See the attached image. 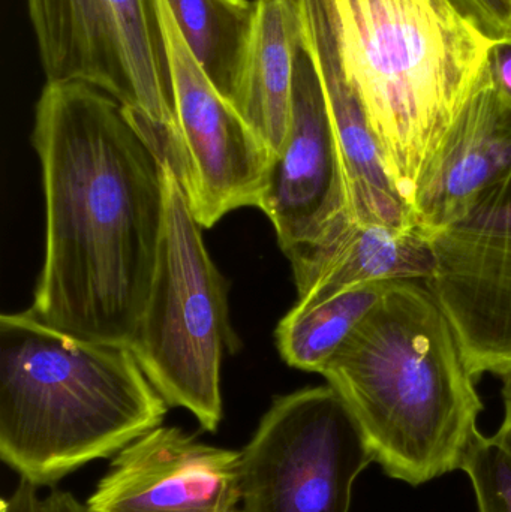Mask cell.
Wrapping results in <instances>:
<instances>
[{"instance_id": "ffe728a7", "label": "cell", "mask_w": 511, "mask_h": 512, "mask_svg": "<svg viewBox=\"0 0 511 512\" xmlns=\"http://www.w3.org/2000/svg\"><path fill=\"white\" fill-rule=\"evenodd\" d=\"M486 72L495 89L511 104V35L491 42Z\"/></svg>"}, {"instance_id": "9a60e30c", "label": "cell", "mask_w": 511, "mask_h": 512, "mask_svg": "<svg viewBox=\"0 0 511 512\" xmlns=\"http://www.w3.org/2000/svg\"><path fill=\"white\" fill-rule=\"evenodd\" d=\"M303 45L300 0H257V20L234 108L273 156L287 137L294 68Z\"/></svg>"}, {"instance_id": "603a6c76", "label": "cell", "mask_w": 511, "mask_h": 512, "mask_svg": "<svg viewBox=\"0 0 511 512\" xmlns=\"http://www.w3.org/2000/svg\"><path fill=\"white\" fill-rule=\"evenodd\" d=\"M503 381L504 418L494 438L511 454V373Z\"/></svg>"}, {"instance_id": "277c9868", "label": "cell", "mask_w": 511, "mask_h": 512, "mask_svg": "<svg viewBox=\"0 0 511 512\" xmlns=\"http://www.w3.org/2000/svg\"><path fill=\"white\" fill-rule=\"evenodd\" d=\"M326 3L342 68L413 209L485 71L492 41L452 0Z\"/></svg>"}, {"instance_id": "44dd1931", "label": "cell", "mask_w": 511, "mask_h": 512, "mask_svg": "<svg viewBox=\"0 0 511 512\" xmlns=\"http://www.w3.org/2000/svg\"><path fill=\"white\" fill-rule=\"evenodd\" d=\"M38 489L35 484L20 478L11 495L2 499L0 512H44V499L39 498Z\"/></svg>"}, {"instance_id": "30bf717a", "label": "cell", "mask_w": 511, "mask_h": 512, "mask_svg": "<svg viewBox=\"0 0 511 512\" xmlns=\"http://www.w3.org/2000/svg\"><path fill=\"white\" fill-rule=\"evenodd\" d=\"M258 209L272 222L287 258L353 219L335 126L305 36L294 68L290 126Z\"/></svg>"}, {"instance_id": "7402d4cb", "label": "cell", "mask_w": 511, "mask_h": 512, "mask_svg": "<svg viewBox=\"0 0 511 512\" xmlns=\"http://www.w3.org/2000/svg\"><path fill=\"white\" fill-rule=\"evenodd\" d=\"M44 512H90L86 502L66 490H51L50 495L42 501Z\"/></svg>"}, {"instance_id": "7a4b0ae2", "label": "cell", "mask_w": 511, "mask_h": 512, "mask_svg": "<svg viewBox=\"0 0 511 512\" xmlns=\"http://www.w3.org/2000/svg\"><path fill=\"white\" fill-rule=\"evenodd\" d=\"M320 375L347 403L387 477L417 487L461 469L483 403L423 280L387 283Z\"/></svg>"}, {"instance_id": "8992f818", "label": "cell", "mask_w": 511, "mask_h": 512, "mask_svg": "<svg viewBox=\"0 0 511 512\" xmlns=\"http://www.w3.org/2000/svg\"><path fill=\"white\" fill-rule=\"evenodd\" d=\"M47 83H84L116 99L144 140L179 146L159 0H27Z\"/></svg>"}, {"instance_id": "5b68a950", "label": "cell", "mask_w": 511, "mask_h": 512, "mask_svg": "<svg viewBox=\"0 0 511 512\" xmlns=\"http://www.w3.org/2000/svg\"><path fill=\"white\" fill-rule=\"evenodd\" d=\"M165 219L152 286L131 349L170 408L218 432L224 417L221 366L236 337L227 282L210 258L182 183L162 162Z\"/></svg>"}, {"instance_id": "7c38bea8", "label": "cell", "mask_w": 511, "mask_h": 512, "mask_svg": "<svg viewBox=\"0 0 511 512\" xmlns=\"http://www.w3.org/2000/svg\"><path fill=\"white\" fill-rule=\"evenodd\" d=\"M300 6L306 48L317 65L335 126L351 218L390 227H417L342 68L326 0H300Z\"/></svg>"}, {"instance_id": "ac0fdd59", "label": "cell", "mask_w": 511, "mask_h": 512, "mask_svg": "<svg viewBox=\"0 0 511 512\" xmlns=\"http://www.w3.org/2000/svg\"><path fill=\"white\" fill-rule=\"evenodd\" d=\"M462 471L470 478L479 512H511V454L494 436H474Z\"/></svg>"}, {"instance_id": "52a82bcc", "label": "cell", "mask_w": 511, "mask_h": 512, "mask_svg": "<svg viewBox=\"0 0 511 512\" xmlns=\"http://www.w3.org/2000/svg\"><path fill=\"white\" fill-rule=\"evenodd\" d=\"M240 453L243 512H350L354 484L374 463L329 384L276 397Z\"/></svg>"}, {"instance_id": "2e32d148", "label": "cell", "mask_w": 511, "mask_h": 512, "mask_svg": "<svg viewBox=\"0 0 511 512\" xmlns=\"http://www.w3.org/2000/svg\"><path fill=\"white\" fill-rule=\"evenodd\" d=\"M174 21L213 86L231 104L248 59L257 2L167 0Z\"/></svg>"}, {"instance_id": "ba28073f", "label": "cell", "mask_w": 511, "mask_h": 512, "mask_svg": "<svg viewBox=\"0 0 511 512\" xmlns=\"http://www.w3.org/2000/svg\"><path fill=\"white\" fill-rule=\"evenodd\" d=\"M426 285L461 343L474 378L511 373V165L461 218L429 236Z\"/></svg>"}, {"instance_id": "8fae6325", "label": "cell", "mask_w": 511, "mask_h": 512, "mask_svg": "<svg viewBox=\"0 0 511 512\" xmlns=\"http://www.w3.org/2000/svg\"><path fill=\"white\" fill-rule=\"evenodd\" d=\"M86 505L90 512H243L242 453L159 426L113 457Z\"/></svg>"}, {"instance_id": "9c48e42d", "label": "cell", "mask_w": 511, "mask_h": 512, "mask_svg": "<svg viewBox=\"0 0 511 512\" xmlns=\"http://www.w3.org/2000/svg\"><path fill=\"white\" fill-rule=\"evenodd\" d=\"M159 11L183 150L177 179L198 224L212 228L234 210L258 209L273 153L204 74L167 0H159Z\"/></svg>"}, {"instance_id": "5bb4252c", "label": "cell", "mask_w": 511, "mask_h": 512, "mask_svg": "<svg viewBox=\"0 0 511 512\" xmlns=\"http://www.w3.org/2000/svg\"><path fill=\"white\" fill-rule=\"evenodd\" d=\"M288 259L299 294L294 307L299 309L363 283L426 282L434 271L431 243L420 228L354 219Z\"/></svg>"}, {"instance_id": "6da1fadb", "label": "cell", "mask_w": 511, "mask_h": 512, "mask_svg": "<svg viewBox=\"0 0 511 512\" xmlns=\"http://www.w3.org/2000/svg\"><path fill=\"white\" fill-rule=\"evenodd\" d=\"M32 143L45 254L30 310L72 336L131 346L164 234L162 161L122 105L84 83H47Z\"/></svg>"}, {"instance_id": "3957f363", "label": "cell", "mask_w": 511, "mask_h": 512, "mask_svg": "<svg viewBox=\"0 0 511 512\" xmlns=\"http://www.w3.org/2000/svg\"><path fill=\"white\" fill-rule=\"evenodd\" d=\"M168 408L131 346L81 339L32 310L0 316V457L54 487L162 426Z\"/></svg>"}, {"instance_id": "d6986e66", "label": "cell", "mask_w": 511, "mask_h": 512, "mask_svg": "<svg viewBox=\"0 0 511 512\" xmlns=\"http://www.w3.org/2000/svg\"><path fill=\"white\" fill-rule=\"evenodd\" d=\"M489 41L511 35V0H452Z\"/></svg>"}, {"instance_id": "e0dca14e", "label": "cell", "mask_w": 511, "mask_h": 512, "mask_svg": "<svg viewBox=\"0 0 511 512\" xmlns=\"http://www.w3.org/2000/svg\"><path fill=\"white\" fill-rule=\"evenodd\" d=\"M387 283H363L314 306L293 307L276 328V343L285 363L321 373L380 300Z\"/></svg>"}, {"instance_id": "4fadbf2b", "label": "cell", "mask_w": 511, "mask_h": 512, "mask_svg": "<svg viewBox=\"0 0 511 512\" xmlns=\"http://www.w3.org/2000/svg\"><path fill=\"white\" fill-rule=\"evenodd\" d=\"M511 165V104L483 71L459 114L431 179L413 204L414 222L431 236L461 218Z\"/></svg>"}]
</instances>
